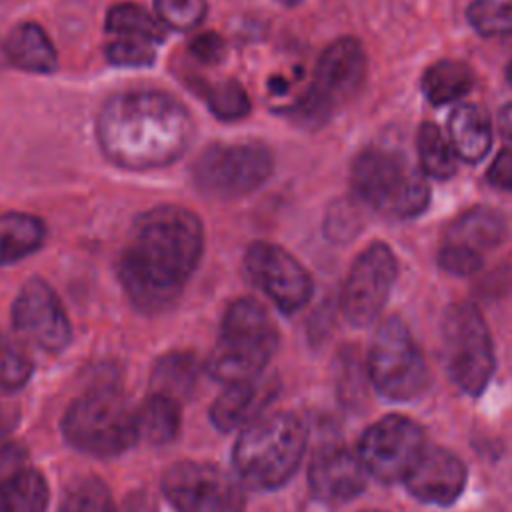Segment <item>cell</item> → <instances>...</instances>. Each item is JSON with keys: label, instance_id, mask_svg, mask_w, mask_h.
Returning <instances> with one entry per match:
<instances>
[{"label": "cell", "instance_id": "6da1fadb", "mask_svg": "<svg viewBox=\"0 0 512 512\" xmlns=\"http://www.w3.org/2000/svg\"><path fill=\"white\" fill-rule=\"evenodd\" d=\"M204 230L198 216L178 204H160L134 220L120 254L118 274L132 304L166 310L198 268Z\"/></svg>", "mask_w": 512, "mask_h": 512}, {"label": "cell", "instance_id": "7a4b0ae2", "mask_svg": "<svg viewBox=\"0 0 512 512\" xmlns=\"http://www.w3.org/2000/svg\"><path fill=\"white\" fill-rule=\"evenodd\" d=\"M194 120L174 96L134 90L108 98L96 120L104 156L126 170L162 168L176 162L194 140Z\"/></svg>", "mask_w": 512, "mask_h": 512}, {"label": "cell", "instance_id": "3957f363", "mask_svg": "<svg viewBox=\"0 0 512 512\" xmlns=\"http://www.w3.org/2000/svg\"><path fill=\"white\" fill-rule=\"evenodd\" d=\"M306 448L304 422L292 412H278L248 424L234 446L238 476L254 490H274L298 470Z\"/></svg>", "mask_w": 512, "mask_h": 512}, {"label": "cell", "instance_id": "277c9868", "mask_svg": "<svg viewBox=\"0 0 512 512\" xmlns=\"http://www.w3.org/2000/svg\"><path fill=\"white\" fill-rule=\"evenodd\" d=\"M278 346V330L254 298H238L224 312L220 336L206 360V372L224 384L264 372Z\"/></svg>", "mask_w": 512, "mask_h": 512}, {"label": "cell", "instance_id": "5b68a950", "mask_svg": "<svg viewBox=\"0 0 512 512\" xmlns=\"http://www.w3.org/2000/svg\"><path fill=\"white\" fill-rule=\"evenodd\" d=\"M354 194L372 210L392 218H414L430 202V188L406 154L368 146L356 154L350 168Z\"/></svg>", "mask_w": 512, "mask_h": 512}, {"label": "cell", "instance_id": "8992f818", "mask_svg": "<svg viewBox=\"0 0 512 512\" xmlns=\"http://www.w3.org/2000/svg\"><path fill=\"white\" fill-rule=\"evenodd\" d=\"M64 438L90 456H118L138 440L136 410L112 384L80 394L62 418Z\"/></svg>", "mask_w": 512, "mask_h": 512}, {"label": "cell", "instance_id": "52a82bcc", "mask_svg": "<svg viewBox=\"0 0 512 512\" xmlns=\"http://www.w3.org/2000/svg\"><path fill=\"white\" fill-rule=\"evenodd\" d=\"M440 356L450 380L470 396L484 392L496 360L490 330L470 302L450 304L440 320Z\"/></svg>", "mask_w": 512, "mask_h": 512}, {"label": "cell", "instance_id": "ba28073f", "mask_svg": "<svg viewBox=\"0 0 512 512\" xmlns=\"http://www.w3.org/2000/svg\"><path fill=\"white\" fill-rule=\"evenodd\" d=\"M366 78V52L356 38H338L316 60L312 82L292 106V118L316 126L356 96Z\"/></svg>", "mask_w": 512, "mask_h": 512}, {"label": "cell", "instance_id": "9c48e42d", "mask_svg": "<svg viewBox=\"0 0 512 512\" xmlns=\"http://www.w3.org/2000/svg\"><path fill=\"white\" fill-rule=\"evenodd\" d=\"M368 376L378 394L394 402L414 400L428 388L426 360L400 318L390 316L378 324L368 352Z\"/></svg>", "mask_w": 512, "mask_h": 512}, {"label": "cell", "instance_id": "30bf717a", "mask_svg": "<svg viewBox=\"0 0 512 512\" xmlns=\"http://www.w3.org/2000/svg\"><path fill=\"white\" fill-rule=\"evenodd\" d=\"M272 170V152L262 142L210 144L194 160L192 178L206 196L234 200L260 188Z\"/></svg>", "mask_w": 512, "mask_h": 512}, {"label": "cell", "instance_id": "8fae6325", "mask_svg": "<svg viewBox=\"0 0 512 512\" xmlns=\"http://www.w3.org/2000/svg\"><path fill=\"white\" fill-rule=\"evenodd\" d=\"M166 500L178 512H244L238 482L206 462H176L162 478Z\"/></svg>", "mask_w": 512, "mask_h": 512}, {"label": "cell", "instance_id": "7c38bea8", "mask_svg": "<svg viewBox=\"0 0 512 512\" xmlns=\"http://www.w3.org/2000/svg\"><path fill=\"white\" fill-rule=\"evenodd\" d=\"M424 448L426 440L420 424L400 414H388L362 434L358 456L376 480L398 482L408 476Z\"/></svg>", "mask_w": 512, "mask_h": 512}, {"label": "cell", "instance_id": "4fadbf2b", "mask_svg": "<svg viewBox=\"0 0 512 512\" xmlns=\"http://www.w3.org/2000/svg\"><path fill=\"white\" fill-rule=\"evenodd\" d=\"M398 274L392 248L368 244L352 262L342 290V314L352 326H368L384 308Z\"/></svg>", "mask_w": 512, "mask_h": 512}, {"label": "cell", "instance_id": "5bb4252c", "mask_svg": "<svg viewBox=\"0 0 512 512\" xmlns=\"http://www.w3.org/2000/svg\"><path fill=\"white\" fill-rule=\"evenodd\" d=\"M252 282L284 312L300 310L312 296V278L306 268L282 246L254 242L244 256Z\"/></svg>", "mask_w": 512, "mask_h": 512}, {"label": "cell", "instance_id": "9a60e30c", "mask_svg": "<svg viewBox=\"0 0 512 512\" xmlns=\"http://www.w3.org/2000/svg\"><path fill=\"white\" fill-rule=\"evenodd\" d=\"M12 324L24 340L52 354L62 352L72 338V326L60 298L40 278H32L18 292L12 304Z\"/></svg>", "mask_w": 512, "mask_h": 512}, {"label": "cell", "instance_id": "2e32d148", "mask_svg": "<svg viewBox=\"0 0 512 512\" xmlns=\"http://www.w3.org/2000/svg\"><path fill=\"white\" fill-rule=\"evenodd\" d=\"M404 484L420 502L448 506L458 500L466 486V468L450 450L424 448Z\"/></svg>", "mask_w": 512, "mask_h": 512}, {"label": "cell", "instance_id": "e0dca14e", "mask_svg": "<svg viewBox=\"0 0 512 512\" xmlns=\"http://www.w3.org/2000/svg\"><path fill=\"white\" fill-rule=\"evenodd\" d=\"M308 484L314 498L340 504L356 498L366 486V468L358 454L344 446L320 450L308 470Z\"/></svg>", "mask_w": 512, "mask_h": 512}, {"label": "cell", "instance_id": "ac0fdd59", "mask_svg": "<svg viewBox=\"0 0 512 512\" xmlns=\"http://www.w3.org/2000/svg\"><path fill=\"white\" fill-rule=\"evenodd\" d=\"M278 388V378L268 372L228 384L210 406L212 424L220 432L246 428L260 418L264 408L278 394Z\"/></svg>", "mask_w": 512, "mask_h": 512}, {"label": "cell", "instance_id": "d6986e66", "mask_svg": "<svg viewBox=\"0 0 512 512\" xmlns=\"http://www.w3.org/2000/svg\"><path fill=\"white\" fill-rule=\"evenodd\" d=\"M506 234L508 226L502 212L490 206H472L448 224L442 244H450L484 258L488 250L504 242Z\"/></svg>", "mask_w": 512, "mask_h": 512}, {"label": "cell", "instance_id": "ffe728a7", "mask_svg": "<svg viewBox=\"0 0 512 512\" xmlns=\"http://www.w3.org/2000/svg\"><path fill=\"white\" fill-rule=\"evenodd\" d=\"M4 52L12 66L32 74H50L58 64L50 36L36 22L16 24L6 36Z\"/></svg>", "mask_w": 512, "mask_h": 512}, {"label": "cell", "instance_id": "44dd1931", "mask_svg": "<svg viewBox=\"0 0 512 512\" xmlns=\"http://www.w3.org/2000/svg\"><path fill=\"white\" fill-rule=\"evenodd\" d=\"M448 140L456 156L468 164L480 162L492 146V122L474 104H460L448 118Z\"/></svg>", "mask_w": 512, "mask_h": 512}, {"label": "cell", "instance_id": "7402d4cb", "mask_svg": "<svg viewBox=\"0 0 512 512\" xmlns=\"http://www.w3.org/2000/svg\"><path fill=\"white\" fill-rule=\"evenodd\" d=\"M200 376V362L190 352H166L156 358L150 372L152 392L170 396L174 400H184L192 396Z\"/></svg>", "mask_w": 512, "mask_h": 512}, {"label": "cell", "instance_id": "603a6c76", "mask_svg": "<svg viewBox=\"0 0 512 512\" xmlns=\"http://www.w3.org/2000/svg\"><path fill=\"white\" fill-rule=\"evenodd\" d=\"M46 236L40 218L26 212L0 214V266L14 264L36 252Z\"/></svg>", "mask_w": 512, "mask_h": 512}, {"label": "cell", "instance_id": "cb8c5ba5", "mask_svg": "<svg viewBox=\"0 0 512 512\" xmlns=\"http://www.w3.org/2000/svg\"><path fill=\"white\" fill-rule=\"evenodd\" d=\"M420 84L426 100L434 106H442L468 94L474 84V74L466 62L444 58L426 68Z\"/></svg>", "mask_w": 512, "mask_h": 512}, {"label": "cell", "instance_id": "d4e9b609", "mask_svg": "<svg viewBox=\"0 0 512 512\" xmlns=\"http://www.w3.org/2000/svg\"><path fill=\"white\" fill-rule=\"evenodd\" d=\"M138 440L148 444L172 442L180 430V404L178 400L152 392L136 408Z\"/></svg>", "mask_w": 512, "mask_h": 512}, {"label": "cell", "instance_id": "484cf974", "mask_svg": "<svg viewBox=\"0 0 512 512\" xmlns=\"http://www.w3.org/2000/svg\"><path fill=\"white\" fill-rule=\"evenodd\" d=\"M48 498V484L34 468L0 482V512H46Z\"/></svg>", "mask_w": 512, "mask_h": 512}, {"label": "cell", "instance_id": "4316f807", "mask_svg": "<svg viewBox=\"0 0 512 512\" xmlns=\"http://www.w3.org/2000/svg\"><path fill=\"white\" fill-rule=\"evenodd\" d=\"M416 150L420 170L436 180H448L456 174V152L442 130L432 122H422L416 132Z\"/></svg>", "mask_w": 512, "mask_h": 512}, {"label": "cell", "instance_id": "83f0119b", "mask_svg": "<svg viewBox=\"0 0 512 512\" xmlns=\"http://www.w3.org/2000/svg\"><path fill=\"white\" fill-rule=\"evenodd\" d=\"M106 32L112 38H134L158 46L164 38V24H160V20H156L142 6L122 2L108 10Z\"/></svg>", "mask_w": 512, "mask_h": 512}, {"label": "cell", "instance_id": "f1b7e54d", "mask_svg": "<svg viewBox=\"0 0 512 512\" xmlns=\"http://www.w3.org/2000/svg\"><path fill=\"white\" fill-rule=\"evenodd\" d=\"M60 512H116V506L108 486L98 476H84L66 488Z\"/></svg>", "mask_w": 512, "mask_h": 512}, {"label": "cell", "instance_id": "f546056e", "mask_svg": "<svg viewBox=\"0 0 512 512\" xmlns=\"http://www.w3.org/2000/svg\"><path fill=\"white\" fill-rule=\"evenodd\" d=\"M202 98L214 116L220 120H240L250 112V98L240 82L220 80V82H200Z\"/></svg>", "mask_w": 512, "mask_h": 512}, {"label": "cell", "instance_id": "4dcf8cb0", "mask_svg": "<svg viewBox=\"0 0 512 512\" xmlns=\"http://www.w3.org/2000/svg\"><path fill=\"white\" fill-rule=\"evenodd\" d=\"M466 16L470 26L482 36L512 34V0H474Z\"/></svg>", "mask_w": 512, "mask_h": 512}, {"label": "cell", "instance_id": "1f68e13d", "mask_svg": "<svg viewBox=\"0 0 512 512\" xmlns=\"http://www.w3.org/2000/svg\"><path fill=\"white\" fill-rule=\"evenodd\" d=\"M32 376V362L28 354L8 336L0 332V388H22Z\"/></svg>", "mask_w": 512, "mask_h": 512}, {"label": "cell", "instance_id": "d6a6232c", "mask_svg": "<svg viewBox=\"0 0 512 512\" xmlns=\"http://www.w3.org/2000/svg\"><path fill=\"white\" fill-rule=\"evenodd\" d=\"M154 8L164 26L186 32L204 20L208 4L206 0H154Z\"/></svg>", "mask_w": 512, "mask_h": 512}, {"label": "cell", "instance_id": "836d02e7", "mask_svg": "<svg viewBox=\"0 0 512 512\" xmlns=\"http://www.w3.org/2000/svg\"><path fill=\"white\" fill-rule=\"evenodd\" d=\"M104 52L116 66H150L156 58V44L134 38H112Z\"/></svg>", "mask_w": 512, "mask_h": 512}, {"label": "cell", "instance_id": "e575fe53", "mask_svg": "<svg viewBox=\"0 0 512 512\" xmlns=\"http://www.w3.org/2000/svg\"><path fill=\"white\" fill-rule=\"evenodd\" d=\"M484 258L476 256L472 252H466L462 248L450 246V244H442L440 252H438V264L442 270L456 274V276H470L476 270H480Z\"/></svg>", "mask_w": 512, "mask_h": 512}, {"label": "cell", "instance_id": "d590c367", "mask_svg": "<svg viewBox=\"0 0 512 512\" xmlns=\"http://www.w3.org/2000/svg\"><path fill=\"white\" fill-rule=\"evenodd\" d=\"M28 450L20 442H8L0 446V482L26 470Z\"/></svg>", "mask_w": 512, "mask_h": 512}, {"label": "cell", "instance_id": "8d00e7d4", "mask_svg": "<svg viewBox=\"0 0 512 512\" xmlns=\"http://www.w3.org/2000/svg\"><path fill=\"white\" fill-rule=\"evenodd\" d=\"M190 52L204 64L220 62L224 56V40L214 32H204L192 40Z\"/></svg>", "mask_w": 512, "mask_h": 512}, {"label": "cell", "instance_id": "74e56055", "mask_svg": "<svg viewBox=\"0 0 512 512\" xmlns=\"http://www.w3.org/2000/svg\"><path fill=\"white\" fill-rule=\"evenodd\" d=\"M486 176L492 186L512 192V150H500L492 160Z\"/></svg>", "mask_w": 512, "mask_h": 512}, {"label": "cell", "instance_id": "f35d334b", "mask_svg": "<svg viewBox=\"0 0 512 512\" xmlns=\"http://www.w3.org/2000/svg\"><path fill=\"white\" fill-rule=\"evenodd\" d=\"M20 420V412L12 404H2L0 402V438L6 436Z\"/></svg>", "mask_w": 512, "mask_h": 512}, {"label": "cell", "instance_id": "ab89813d", "mask_svg": "<svg viewBox=\"0 0 512 512\" xmlns=\"http://www.w3.org/2000/svg\"><path fill=\"white\" fill-rule=\"evenodd\" d=\"M498 126L500 132L512 140V104H506L498 114Z\"/></svg>", "mask_w": 512, "mask_h": 512}, {"label": "cell", "instance_id": "60d3db41", "mask_svg": "<svg viewBox=\"0 0 512 512\" xmlns=\"http://www.w3.org/2000/svg\"><path fill=\"white\" fill-rule=\"evenodd\" d=\"M280 4H284V6H296L300 0H278Z\"/></svg>", "mask_w": 512, "mask_h": 512}, {"label": "cell", "instance_id": "b9f144b4", "mask_svg": "<svg viewBox=\"0 0 512 512\" xmlns=\"http://www.w3.org/2000/svg\"><path fill=\"white\" fill-rule=\"evenodd\" d=\"M506 78H508V82L512 84V62L508 64V70H506Z\"/></svg>", "mask_w": 512, "mask_h": 512}]
</instances>
